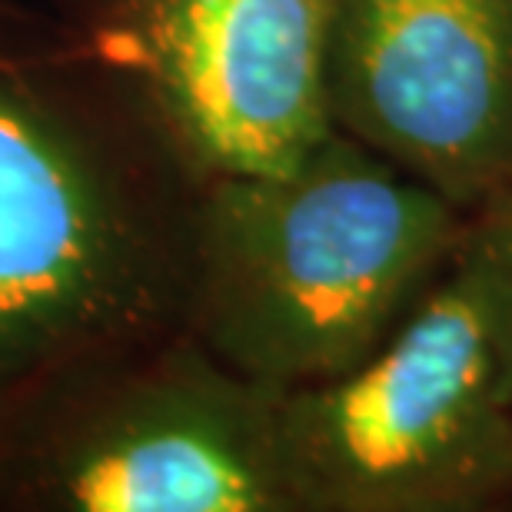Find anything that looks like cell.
Masks as SVG:
<instances>
[{"mask_svg":"<svg viewBox=\"0 0 512 512\" xmlns=\"http://www.w3.org/2000/svg\"><path fill=\"white\" fill-rule=\"evenodd\" d=\"M84 47H0V446L183 316L193 190Z\"/></svg>","mask_w":512,"mask_h":512,"instance_id":"1","label":"cell"},{"mask_svg":"<svg viewBox=\"0 0 512 512\" xmlns=\"http://www.w3.org/2000/svg\"><path fill=\"white\" fill-rule=\"evenodd\" d=\"M463 233V210L333 130L283 173L200 183L180 323L276 393L336 380L389 340Z\"/></svg>","mask_w":512,"mask_h":512,"instance_id":"2","label":"cell"},{"mask_svg":"<svg viewBox=\"0 0 512 512\" xmlns=\"http://www.w3.org/2000/svg\"><path fill=\"white\" fill-rule=\"evenodd\" d=\"M296 512H469L512 493V350L499 263L466 223L389 340L280 399Z\"/></svg>","mask_w":512,"mask_h":512,"instance_id":"3","label":"cell"},{"mask_svg":"<svg viewBox=\"0 0 512 512\" xmlns=\"http://www.w3.org/2000/svg\"><path fill=\"white\" fill-rule=\"evenodd\" d=\"M187 343L147 346L30 413L10 493L74 512H293L280 399Z\"/></svg>","mask_w":512,"mask_h":512,"instance_id":"4","label":"cell"},{"mask_svg":"<svg viewBox=\"0 0 512 512\" xmlns=\"http://www.w3.org/2000/svg\"><path fill=\"white\" fill-rule=\"evenodd\" d=\"M336 0H77L80 47L197 183L296 167L333 127Z\"/></svg>","mask_w":512,"mask_h":512,"instance_id":"5","label":"cell"},{"mask_svg":"<svg viewBox=\"0 0 512 512\" xmlns=\"http://www.w3.org/2000/svg\"><path fill=\"white\" fill-rule=\"evenodd\" d=\"M333 127L459 210L512 190V0H336Z\"/></svg>","mask_w":512,"mask_h":512,"instance_id":"6","label":"cell"},{"mask_svg":"<svg viewBox=\"0 0 512 512\" xmlns=\"http://www.w3.org/2000/svg\"><path fill=\"white\" fill-rule=\"evenodd\" d=\"M479 227L486 230L489 243H493L499 280H503V300H506V326H509V350H512V190L486 203L476 210Z\"/></svg>","mask_w":512,"mask_h":512,"instance_id":"7","label":"cell"}]
</instances>
